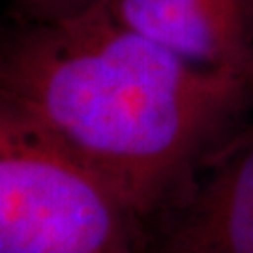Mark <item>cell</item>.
<instances>
[{
  "instance_id": "cell-1",
  "label": "cell",
  "mask_w": 253,
  "mask_h": 253,
  "mask_svg": "<svg viewBox=\"0 0 253 253\" xmlns=\"http://www.w3.org/2000/svg\"><path fill=\"white\" fill-rule=\"evenodd\" d=\"M253 81L205 70L120 25L107 0L2 42L0 115L105 176L152 221L253 120Z\"/></svg>"
},
{
  "instance_id": "cell-2",
  "label": "cell",
  "mask_w": 253,
  "mask_h": 253,
  "mask_svg": "<svg viewBox=\"0 0 253 253\" xmlns=\"http://www.w3.org/2000/svg\"><path fill=\"white\" fill-rule=\"evenodd\" d=\"M148 221L111 182L0 115V253H145Z\"/></svg>"
},
{
  "instance_id": "cell-3",
  "label": "cell",
  "mask_w": 253,
  "mask_h": 253,
  "mask_svg": "<svg viewBox=\"0 0 253 253\" xmlns=\"http://www.w3.org/2000/svg\"><path fill=\"white\" fill-rule=\"evenodd\" d=\"M145 253H253V120L150 221Z\"/></svg>"
},
{
  "instance_id": "cell-4",
  "label": "cell",
  "mask_w": 253,
  "mask_h": 253,
  "mask_svg": "<svg viewBox=\"0 0 253 253\" xmlns=\"http://www.w3.org/2000/svg\"><path fill=\"white\" fill-rule=\"evenodd\" d=\"M107 8L186 62L253 81V0H107Z\"/></svg>"
},
{
  "instance_id": "cell-5",
  "label": "cell",
  "mask_w": 253,
  "mask_h": 253,
  "mask_svg": "<svg viewBox=\"0 0 253 253\" xmlns=\"http://www.w3.org/2000/svg\"><path fill=\"white\" fill-rule=\"evenodd\" d=\"M105 0H13L19 23H58L83 15Z\"/></svg>"
}]
</instances>
